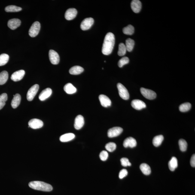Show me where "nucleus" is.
<instances>
[{
	"instance_id": "nucleus-35",
	"label": "nucleus",
	"mask_w": 195,
	"mask_h": 195,
	"mask_svg": "<svg viewBox=\"0 0 195 195\" xmlns=\"http://www.w3.org/2000/svg\"><path fill=\"white\" fill-rule=\"evenodd\" d=\"M180 149L182 151H185L187 150V144L185 140L184 139H180L178 141Z\"/></svg>"
},
{
	"instance_id": "nucleus-39",
	"label": "nucleus",
	"mask_w": 195,
	"mask_h": 195,
	"mask_svg": "<svg viewBox=\"0 0 195 195\" xmlns=\"http://www.w3.org/2000/svg\"><path fill=\"white\" fill-rule=\"evenodd\" d=\"M122 166L124 167L130 166H131V163L129 161V159L127 158H123L120 160Z\"/></svg>"
},
{
	"instance_id": "nucleus-25",
	"label": "nucleus",
	"mask_w": 195,
	"mask_h": 195,
	"mask_svg": "<svg viewBox=\"0 0 195 195\" xmlns=\"http://www.w3.org/2000/svg\"><path fill=\"white\" fill-rule=\"evenodd\" d=\"M140 169L144 175H148L151 173V169L150 167L146 164H142L140 166Z\"/></svg>"
},
{
	"instance_id": "nucleus-4",
	"label": "nucleus",
	"mask_w": 195,
	"mask_h": 195,
	"mask_svg": "<svg viewBox=\"0 0 195 195\" xmlns=\"http://www.w3.org/2000/svg\"><path fill=\"white\" fill-rule=\"evenodd\" d=\"M41 28V25L39 22H35L33 24L30 28L29 34L31 37H35L38 35Z\"/></svg>"
},
{
	"instance_id": "nucleus-24",
	"label": "nucleus",
	"mask_w": 195,
	"mask_h": 195,
	"mask_svg": "<svg viewBox=\"0 0 195 195\" xmlns=\"http://www.w3.org/2000/svg\"><path fill=\"white\" fill-rule=\"evenodd\" d=\"M176 158L173 157L169 163V167L171 171H175L178 166V162Z\"/></svg>"
},
{
	"instance_id": "nucleus-13",
	"label": "nucleus",
	"mask_w": 195,
	"mask_h": 195,
	"mask_svg": "<svg viewBox=\"0 0 195 195\" xmlns=\"http://www.w3.org/2000/svg\"><path fill=\"white\" fill-rule=\"evenodd\" d=\"M77 10L74 8L68 9L67 10L65 14V17L66 20H71L74 19L76 16Z\"/></svg>"
},
{
	"instance_id": "nucleus-20",
	"label": "nucleus",
	"mask_w": 195,
	"mask_h": 195,
	"mask_svg": "<svg viewBox=\"0 0 195 195\" xmlns=\"http://www.w3.org/2000/svg\"><path fill=\"white\" fill-rule=\"evenodd\" d=\"M21 101V96L19 94H17L13 96V99L12 101L11 105L13 108H17L20 103Z\"/></svg>"
},
{
	"instance_id": "nucleus-11",
	"label": "nucleus",
	"mask_w": 195,
	"mask_h": 195,
	"mask_svg": "<svg viewBox=\"0 0 195 195\" xmlns=\"http://www.w3.org/2000/svg\"><path fill=\"white\" fill-rule=\"evenodd\" d=\"M132 106L137 110H141L146 108V105L143 101L139 99H135L132 101Z\"/></svg>"
},
{
	"instance_id": "nucleus-6",
	"label": "nucleus",
	"mask_w": 195,
	"mask_h": 195,
	"mask_svg": "<svg viewBox=\"0 0 195 195\" xmlns=\"http://www.w3.org/2000/svg\"><path fill=\"white\" fill-rule=\"evenodd\" d=\"M140 91L144 97L148 99H155L157 96V94L155 92L150 89L142 87L140 89Z\"/></svg>"
},
{
	"instance_id": "nucleus-23",
	"label": "nucleus",
	"mask_w": 195,
	"mask_h": 195,
	"mask_svg": "<svg viewBox=\"0 0 195 195\" xmlns=\"http://www.w3.org/2000/svg\"><path fill=\"white\" fill-rule=\"evenodd\" d=\"M84 71V68L80 66H74L69 69V73L73 75H78Z\"/></svg>"
},
{
	"instance_id": "nucleus-31",
	"label": "nucleus",
	"mask_w": 195,
	"mask_h": 195,
	"mask_svg": "<svg viewBox=\"0 0 195 195\" xmlns=\"http://www.w3.org/2000/svg\"><path fill=\"white\" fill-rule=\"evenodd\" d=\"M9 56L6 53H3L0 55V66L5 65L8 62Z\"/></svg>"
},
{
	"instance_id": "nucleus-2",
	"label": "nucleus",
	"mask_w": 195,
	"mask_h": 195,
	"mask_svg": "<svg viewBox=\"0 0 195 195\" xmlns=\"http://www.w3.org/2000/svg\"><path fill=\"white\" fill-rule=\"evenodd\" d=\"M29 186L33 189L42 191L49 192L53 189V187L51 185L42 181H32L29 183Z\"/></svg>"
},
{
	"instance_id": "nucleus-27",
	"label": "nucleus",
	"mask_w": 195,
	"mask_h": 195,
	"mask_svg": "<svg viewBox=\"0 0 195 195\" xmlns=\"http://www.w3.org/2000/svg\"><path fill=\"white\" fill-rule=\"evenodd\" d=\"M135 41L131 38H128L126 40V50L128 52L132 51L135 45Z\"/></svg>"
},
{
	"instance_id": "nucleus-15",
	"label": "nucleus",
	"mask_w": 195,
	"mask_h": 195,
	"mask_svg": "<svg viewBox=\"0 0 195 195\" xmlns=\"http://www.w3.org/2000/svg\"><path fill=\"white\" fill-rule=\"evenodd\" d=\"M101 105L105 108L109 107L111 105V102L110 98L105 95L101 94L99 96Z\"/></svg>"
},
{
	"instance_id": "nucleus-32",
	"label": "nucleus",
	"mask_w": 195,
	"mask_h": 195,
	"mask_svg": "<svg viewBox=\"0 0 195 195\" xmlns=\"http://www.w3.org/2000/svg\"><path fill=\"white\" fill-rule=\"evenodd\" d=\"M191 108V104L189 102L185 103L179 106L180 111L181 112H186L189 111Z\"/></svg>"
},
{
	"instance_id": "nucleus-17",
	"label": "nucleus",
	"mask_w": 195,
	"mask_h": 195,
	"mask_svg": "<svg viewBox=\"0 0 195 195\" xmlns=\"http://www.w3.org/2000/svg\"><path fill=\"white\" fill-rule=\"evenodd\" d=\"M52 93V90L50 88L44 89L39 96V99L41 101H44L46 99L51 96Z\"/></svg>"
},
{
	"instance_id": "nucleus-5",
	"label": "nucleus",
	"mask_w": 195,
	"mask_h": 195,
	"mask_svg": "<svg viewBox=\"0 0 195 195\" xmlns=\"http://www.w3.org/2000/svg\"><path fill=\"white\" fill-rule=\"evenodd\" d=\"M39 89V86L38 84H35L32 86L28 91L27 94L26 98L29 101H32L35 98Z\"/></svg>"
},
{
	"instance_id": "nucleus-38",
	"label": "nucleus",
	"mask_w": 195,
	"mask_h": 195,
	"mask_svg": "<svg viewBox=\"0 0 195 195\" xmlns=\"http://www.w3.org/2000/svg\"><path fill=\"white\" fill-rule=\"evenodd\" d=\"M108 152L105 151H103L100 153L99 154L100 158L102 161H105L108 159Z\"/></svg>"
},
{
	"instance_id": "nucleus-22",
	"label": "nucleus",
	"mask_w": 195,
	"mask_h": 195,
	"mask_svg": "<svg viewBox=\"0 0 195 195\" xmlns=\"http://www.w3.org/2000/svg\"><path fill=\"white\" fill-rule=\"evenodd\" d=\"M75 137V135L73 133H66L61 135L60 137V140L62 142H67L72 140Z\"/></svg>"
},
{
	"instance_id": "nucleus-8",
	"label": "nucleus",
	"mask_w": 195,
	"mask_h": 195,
	"mask_svg": "<svg viewBox=\"0 0 195 195\" xmlns=\"http://www.w3.org/2000/svg\"><path fill=\"white\" fill-rule=\"evenodd\" d=\"M94 23V20L92 18H87L83 21L80 25L81 29L83 31H86L91 27Z\"/></svg>"
},
{
	"instance_id": "nucleus-3",
	"label": "nucleus",
	"mask_w": 195,
	"mask_h": 195,
	"mask_svg": "<svg viewBox=\"0 0 195 195\" xmlns=\"http://www.w3.org/2000/svg\"><path fill=\"white\" fill-rule=\"evenodd\" d=\"M117 87L119 91V96L123 99L128 100L129 98L128 92L126 88L121 83H119L117 84Z\"/></svg>"
},
{
	"instance_id": "nucleus-10",
	"label": "nucleus",
	"mask_w": 195,
	"mask_h": 195,
	"mask_svg": "<svg viewBox=\"0 0 195 195\" xmlns=\"http://www.w3.org/2000/svg\"><path fill=\"white\" fill-rule=\"evenodd\" d=\"M123 131V129L120 127H114L110 129L108 131V136L113 138L119 136Z\"/></svg>"
},
{
	"instance_id": "nucleus-30",
	"label": "nucleus",
	"mask_w": 195,
	"mask_h": 195,
	"mask_svg": "<svg viewBox=\"0 0 195 195\" xmlns=\"http://www.w3.org/2000/svg\"><path fill=\"white\" fill-rule=\"evenodd\" d=\"M123 33L125 35H132L134 33L135 29L132 25H129L123 29Z\"/></svg>"
},
{
	"instance_id": "nucleus-7",
	"label": "nucleus",
	"mask_w": 195,
	"mask_h": 195,
	"mask_svg": "<svg viewBox=\"0 0 195 195\" xmlns=\"http://www.w3.org/2000/svg\"><path fill=\"white\" fill-rule=\"evenodd\" d=\"M49 57L51 62L53 65H56L59 63L60 57L57 52L51 50L49 52Z\"/></svg>"
},
{
	"instance_id": "nucleus-21",
	"label": "nucleus",
	"mask_w": 195,
	"mask_h": 195,
	"mask_svg": "<svg viewBox=\"0 0 195 195\" xmlns=\"http://www.w3.org/2000/svg\"><path fill=\"white\" fill-rule=\"evenodd\" d=\"M64 90L67 94H73L77 92V89L71 83H68L64 86Z\"/></svg>"
},
{
	"instance_id": "nucleus-16",
	"label": "nucleus",
	"mask_w": 195,
	"mask_h": 195,
	"mask_svg": "<svg viewBox=\"0 0 195 195\" xmlns=\"http://www.w3.org/2000/svg\"><path fill=\"white\" fill-rule=\"evenodd\" d=\"M136 140L132 137H129L125 139L123 142V146L125 147H129L133 148L136 146Z\"/></svg>"
},
{
	"instance_id": "nucleus-41",
	"label": "nucleus",
	"mask_w": 195,
	"mask_h": 195,
	"mask_svg": "<svg viewBox=\"0 0 195 195\" xmlns=\"http://www.w3.org/2000/svg\"><path fill=\"white\" fill-rule=\"evenodd\" d=\"M190 164L192 167H195V155H193L190 159Z\"/></svg>"
},
{
	"instance_id": "nucleus-40",
	"label": "nucleus",
	"mask_w": 195,
	"mask_h": 195,
	"mask_svg": "<svg viewBox=\"0 0 195 195\" xmlns=\"http://www.w3.org/2000/svg\"><path fill=\"white\" fill-rule=\"evenodd\" d=\"M128 171L126 169H122L119 173V178L120 179H122L126 177L128 175Z\"/></svg>"
},
{
	"instance_id": "nucleus-34",
	"label": "nucleus",
	"mask_w": 195,
	"mask_h": 195,
	"mask_svg": "<svg viewBox=\"0 0 195 195\" xmlns=\"http://www.w3.org/2000/svg\"><path fill=\"white\" fill-rule=\"evenodd\" d=\"M126 45L123 43H120L119 44L118 55L119 56H124L126 53Z\"/></svg>"
},
{
	"instance_id": "nucleus-9",
	"label": "nucleus",
	"mask_w": 195,
	"mask_h": 195,
	"mask_svg": "<svg viewBox=\"0 0 195 195\" xmlns=\"http://www.w3.org/2000/svg\"><path fill=\"white\" fill-rule=\"evenodd\" d=\"M29 127L33 129H39L44 126V123L42 120L38 119H31L28 123Z\"/></svg>"
},
{
	"instance_id": "nucleus-37",
	"label": "nucleus",
	"mask_w": 195,
	"mask_h": 195,
	"mask_svg": "<svg viewBox=\"0 0 195 195\" xmlns=\"http://www.w3.org/2000/svg\"><path fill=\"white\" fill-rule=\"evenodd\" d=\"M129 60L128 58L124 57L119 60L118 65L119 67L121 68L124 65L129 63Z\"/></svg>"
},
{
	"instance_id": "nucleus-29",
	"label": "nucleus",
	"mask_w": 195,
	"mask_h": 195,
	"mask_svg": "<svg viewBox=\"0 0 195 195\" xmlns=\"http://www.w3.org/2000/svg\"><path fill=\"white\" fill-rule=\"evenodd\" d=\"M22 10L21 7L14 5L9 6L6 7L5 10L8 12H18Z\"/></svg>"
},
{
	"instance_id": "nucleus-28",
	"label": "nucleus",
	"mask_w": 195,
	"mask_h": 195,
	"mask_svg": "<svg viewBox=\"0 0 195 195\" xmlns=\"http://www.w3.org/2000/svg\"><path fill=\"white\" fill-rule=\"evenodd\" d=\"M8 73L6 71H3L0 73V85L5 84L8 80Z\"/></svg>"
},
{
	"instance_id": "nucleus-12",
	"label": "nucleus",
	"mask_w": 195,
	"mask_h": 195,
	"mask_svg": "<svg viewBox=\"0 0 195 195\" xmlns=\"http://www.w3.org/2000/svg\"><path fill=\"white\" fill-rule=\"evenodd\" d=\"M25 74V71L23 70L16 71L13 73L11 76V78L12 81L17 82L20 81L23 78Z\"/></svg>"
},
{
	"instance_id": "nucleus-26",
	"label": "nucleus",
	"mask_w": 195,
	"mask_h": 195,
	"mask_svg": "<svg viewBox=\"0 0 195 195\" xmlns=\"http://www.w3.org/2000/svg\"><path fill=\"white\" fill-rule=\"evenodd\" d=\"M164 139V137L162 135H157L153 138V143L155 147H158L162 144Z\"/></svg>"
},
{
	"instance_id": "nucleus-1",
	"label": "nucleus",
	"mask_w": 195,
	"mask_h": 195,
	"mask_svg": "<svg viewBox=\"0 0 195 195\" xmlns=\"http://www.w3.org/2000/svg\"><path fill=\"white\" fill-rule=\"evenodd\" d=\"M115 44V37L112 33L107 34L104 39L102 48V53L105 55H109L111 53Z\"/></svg>"
},
{
	"instance_id": "nucleus-14",
	"label": "nucleus",
	"mask_w": 195,
	"mask_h": 195,
	"mask_svg": "<svg viewBox=\"0 0 195 195\" xmlns=\"http://www.w3.org/2000/svg\"><path fill=\"white\" fill-rule=\"evenodd\" d=\"M84 117L81 115H78L76 117L74 121V127L77 130H79L84 126Z\"/></svg>"
},
{
	"instance_id": "nucleus-33",
	"label": "nucleus",
	"mask_w": 195,
	"mask_h": 195,
	"mask_svg": "<svg viewBox=\"0 0 195 195\" xmlns=\"http://www.w3.org/2000/svg\"><path fill=\"white\" fill-rule=\"evenodd\" d=\"M8 96L6 93H3L0 95V110L2 109L5 105Z\"/></svg>"
},
{
	"instance_id": "nucleus-19",
	"label": "nucleus",
	"mask_w": 195,
	"mask_h": 195,
	"mask_svg": "<svg viewBox=\"0 0 195 195\" xmlns=\"http://www.w3.org/2000/svg\"><path fill=\"white\" fill-rule=\"evenodd\" d=\"M21 22L18 19H13L8 21L7 25L12 30H15L20 26Z\"/></svg>"
},
{
	"instance_id": "nucleus-36",
	"label": "nucleus",
	"mask_w": 195,
	"mask_h": 195,
	"mask_svg": "<svg viewBox=\"0 0 195 195\" xmlns=\"http://www.w3.org/2000/svg\"><path fill=\"white\" fill-rule=\"evenodd\" d=\"M117 145L114 142H109L105 145V148L108 151L112 152L115 150Z\"/></svg>"
},
{
	"instance_id": "nucleus-18",
	"label": "nucleus",
	"mask_w": 195,
	"mask_h": 195,
	"mask_svg": "<svg viewBox=\"0 0 195 195\" xmlns=\"http://www.w3.org/2000/svg\"><path fill=\"white\" fill-rule=\"evenodd\" d=\"M131 7L134 12L135 13H139L142 8V4L139 0H133L131 3Z\"/></svg>"
}]
</instances>
